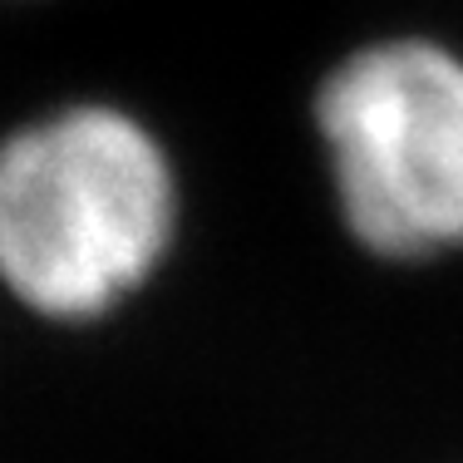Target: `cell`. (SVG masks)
Listing matches in <instances>:
<instances>
[{
    "label": "cell",
    "instance_id": "obj_2",
    "mask_svg": "<svg viewBox=\"0 0 463 463\" xmlns=\"http://www.w3.org/2000/svg\"><path fill=\"white\" fill-rule=\"evenodd\" d=\"M345 227L380 257L463 247V60L429 40L350 54L316 94Z\"/></svg>",
    "mask_w": 463,
    "mask_h": 463
},
{
    "label": "cell",
    "instance_id": "obj_1",
    "mask_svg": "<svg viewBox=\"0 0 463 463\" xmlns=\"http://www.w3.org/2000/svg\"><path fill=\"white\" fill-rule=\"evenodd\" d=\"M178 217L143 124L80 104L0 143V281L50 321H90L138 291Z\"/></svg>",
    "mask_w": 463,
    "mask_h": 463
}]
</instances>
